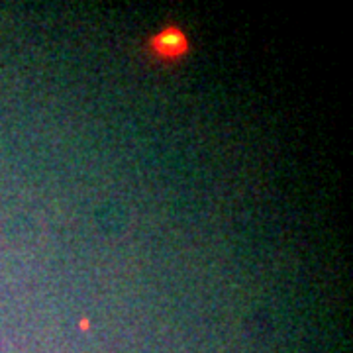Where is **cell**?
I'll return each instance as SVG.
<instances>
[{
	"instance_id": "obj_1",
	"label": "cell",
	"mask_w": 353,
	"mask_h": 353,
	"mask_svg": "<svg viewBox=\"0 0 353 353\" xmlns=\"http://www.w3.org/2000/svg\"><path fill=\"white\" fill-rule=\"evenodd\" d=\"M145 51L157 63H176L190 53V39L179 26L167 24L148 38Z\"/></svg>"
}]
</instances>
